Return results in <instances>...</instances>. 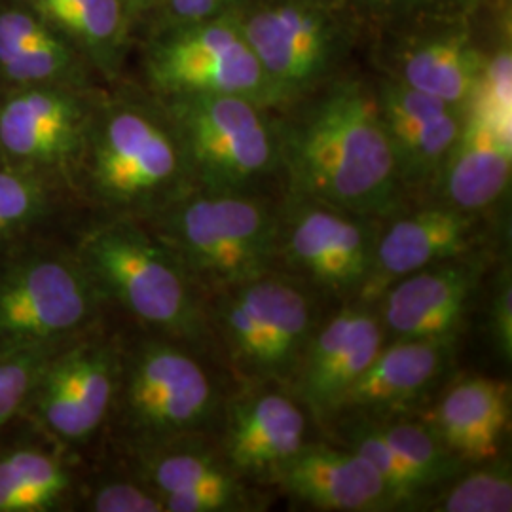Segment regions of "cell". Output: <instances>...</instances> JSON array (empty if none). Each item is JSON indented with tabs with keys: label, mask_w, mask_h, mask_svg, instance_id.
Listing matches in <instances>:
<instances>
[{
	"label": "cell",
	"mask_w": 512,
	"mask_h": 512,
	"mask_svg": "<svg viewBox=\"0 0 512 512\" xmlns=\"http://www.w3.org/2000/svg\"><path fill=\"white\" fill-rule=\"evenodd\" d=\"M289 196L351 215L384 219L403 211L399 175L378 95L344 82L304 110L279 143Z\"/></svg>",
	"instance_id": "6da1fadb"
},
{
	"label": "cell",
	"mask_w": 512,
	"mask_h": 512,
	"mask_svg": "<svg viewBox=\"0 0 512 512\" xmlns=\"http://www.w3.org/2000/svg\"><path fill=\"white\" fill-rule=\"evenodd\" d=\"M194 188L164 103L101 95L78 173L80 207L92 217L147 222Z\"/></svg>",
	"instance_id": "7a4b0ae2"
},
{
	"label": "cell",
	"mask_w": 512,
	"mask_h": 512,
	"mask_svg": "<svg viewBox=\"0 0 512 512\" xmlns=\"http://www.w3.org/2000/svg\"><path fill=\"white\" fill-rule=\"evenodd\" d=\"M71 241L109 308L143 332L190 348L207 340L211 317L200 287L143 222L92 217L74 228Z\"/></svg>",
	"instance_id": "3957f363"
},
{
	"label": "cell",
	"mask_w": 512,
	"mask_h": 512,
	"mask_svg": "<svg viewBox=\"0 0 512 512\" xmlns=\"http://www.w3.org/2000/svg\"><path fill=\"white\" fill-rule=\"evenodd\" d=\"M217 403V389L194 348L141 330L133 340H122L118 389L105 431L122 456L196 439L211 425Z\"/></svg>",
	"instance_id": "277c9868"
},
{
	"label": "cell",
	"mask_w": 512,
	"mask_h": 512,
	"mask_svg": "<svg viewBox=\"0 0 512 512\" xmlns=\"http://www.w3.org/2000/svg\"><path fill=\"white\" fill-rule=\"evenodd\" d=\"M107 302L67 234L0 256V349L61 348L105 323Z\"/></svg>",
	"instance_id": "5b68a950"
},
{
	"label": "cell",
	"mask_w": 512,
	"mask_h": 512,
	"mask_svg": "<svg viewBox=\"0 0 512 512\" xmlns=\"http://www.w3.org/2000/svg\"><path fill=\"white\" fill-rule=\"evenodd\" d=\"M200 291H228L274 272L279 215L245 190L194 188L143 222Z\"/></svg>",
	"instance_id": "8992f818"
},
{
	"label": "cell",
	"mask_w": 512,
	"mask_h": 512,
	"mask_svg": "<svg viewBox=\"0 0 512 512\" xmlns=\"http://www.w3.org/2000/svg\"><path fill=\"white\" fill-rule=\"evenodd\" d=\"M99 101L92 86L73 84L0 92V162L78 202V173Z\"/></svg>",
	"instance_id": "52a82bcc"
},
{
	"label": "cell",
	"mask_w": 512,
	"mask_h": 512,
	"mask_svg": "<svg viewBox=\"0 0 512 512\" xmlns=\"http://www.w3.org/2000/svg\"><path fill=\"white\" fill-rule=\"evenodd\" d=\"M120 365L122 338L109 334L101 323L50 357L21 420L82 456L107 429Z\"/></svg>",
	"instance_id": "ba28073f"
},
{
	"label": "cell",
	"mask_w": 512,
	"mask_h": 512,
	"mask_svg": "<svg viewBox=\"0 0 512 512\" xmlns=\"http://www.w3.org/2000/svg\"><path fill=\"white\" fill-rule=\"evenodd\" d=\"M181 135L202 190H245L279 160L262 105L239 95L196 93L160 99Z\"/></svg>",
	"instance_id": "9c48e42d"
},
{
	"label": "cell",
	"mask_w": 512,
	"mask_h": 512,
	"mask_svg": "<svg viewBox=\"0 0 512 512\" xmlns=\"http://www.w3.org/2000/svg\"><path fill=\"white\" fill-rule=\"evenodd\" d=\"M147 76L160 99L220 93L262 107L279 101L239 21L232 19H205L167 31L148 54Z\"/></svg>",
	"instance_id": "30bf717a"
},
{
	"label": "cell",
	"mask_w": 512,
	"mask_h": 512,
	"mask_svg": "<svg viewBox=\"0 0 512 512\" xmlns=\"http://www.w3.org/2000/svg\"><path fill=\"white\" fill-rule=\"evenodd\" d=\"M277 215V258L325 291L359 296L382 230L378 219L293 196Z\"/></svg>",
	"instance_id": "8fae6325"
},
{
	"label": "cell",
	"mask_w": 512,
	"mask_h": 512,
	"mask_svg": "<svg viewBox=\"0 0 512 512\" xmlns=\"http://www.w3.org/2000/svg\"><path fill=\"white\" fill-rule=\"evenodd\" d=\"M239 27L279 101L311 86L327 69L336 46L332 19L308 0L260 8Z\"/></svg>",
	"instance_id": "7c38bea8"
},
{
	"label": "cell",
	"mask_w": 512,
	"mask_h": 512,
	"mask_svg": "<svg viewBox=\"0 0 512 512\" xmlns=\"http://www.w3.org/2000/svg\"><path fill=\"white\" fill-rule=\"evenodd\" d=\"M378 311L357 306L336 313L313 330L294 370L296 395L319 421L338 414L342 399L384 348Z\"/></svg>",
	"instance_id": "4fadbf2b"
},
{
	"label": "cell",
	"mask_w": 512,
	"mask_h": 512,
	"mask_svg": "<svg viewBox=\"0 0 512 512\" xmlns=\"http://www.w3.org/2000/svg\"><path fill=\"white\" fill-rule=\"evenodd\" d=\"M482 275V260L469 253L395 281L378 298L385 336L393 340L458 338Z\"/></svg>",
	"instance_id": "5bb4252c"
},
{
	"label": "cell",
	"mask_w": 512,
	"mask_h": 512,
	"mask_svg": "<svg viewBox=\"0 0 512 512\" xmlns=\"http://www.w3.org/2000/svg\"><path fill=\"white\" fill-rule=\"evenodd\" d=\"M82 456L19 418L0 435V512L80 511Z\"/></svg>",
	"instance_id": "9a60e30c"
},
{
	"label": "cell",
	"mask_w": 512,
	"mask_h": 512,
	"mask_svg": "<svg viewBox=\"0 0 512 512\" xmlns=\"http://www.w3.org/2000/svg\"><path fill=\"white\" fill-rule=\"evenodd\" d=\"M476 236L475 215L446 203L395 215L380 230L372 266L359 293L361 302L378 300L387 287L406 275L473 253Z\"/></svg>",
	"instance_id": "2e32d148"
},
{
	"label": "cell",
	"mask_w": 512,
	"mask_h": 512,
	"mask_svg": "<svg viewBox=\"0 0 512 512\" xmlns=\"http://www.w3.org/2000/svg\"><path fill=\"white\" fill-rule=\"evenodd\" d=\"M122 459L160 495L165 512H230L249 509L245 486L200 437L139 450Z\"/></svg>",
	"instance_id": "e0dca14e"
},
{
	"label": "cell",
	"mask_w": 512,
	"mask_h": 512,
	"mask_svg": "<svg viewBox=\"0 0 512 512\" xmlns=\"http://www.w3.org/2000/svg\"><path fill=\"white\" fill-rule=\"evenodd\" d=\"M376 95L404 188L437 184L458 141L465 110L401 80L385 82Z\"/></svg>",
	"instance_id": "ac0fdd59"
},
{
	"label": "cell",
	"mask_w": 512,
	"mask_h": 512,
	"mask_svg": "<svg viewBox=\"0 0 512 512\" xmlns=\"http://www.w3.org/2000/svg\"><path fill=\"white\" fill-rule=\"evenodd\" d=\"M270 480L319 511L376 512L399 509L380 473L351 448L304 444Z\"/></svg>",
	"instance_id": "d6986e66"
},
{
	"label": "cell",
	"mask_w": 512,
	"mask_h": 512,
	"mask_svg": "<svg viewBox=\"0 0 512 512\" xmlns=\"http://www.w3.org/2000/svg\"><path fill=\"white\" fill-rule=\"evenodd\" d=\"M302 406L279 391H260L232 404L226 414L224 463L238 476H272L306 444Z\"/></svg>",
	"instance_id": "ffe728a7"
},
{
	"label": "cell",
	"mask_w": 512,
	"mask_h": 512,
	"mask_svg": "<svg viewBox=\"0 0 512 512\" xmlns=\"http://www.w3.org/2000/svg\"><path fill=\"white\" fill-rule=\"evenodd\" d=\"M90 63L21 0H0V92L46 84L92 86Z\"/></svg>",
	"instance_id": "44dd1931"
},
{
	"label": "cell",
	"mask_w": 512,
	"mask_h": 512,
	"mask_svg": "<svg viewBox=\"0 0 512 512\" xmlns=\"http://www.w3.org/2000/svg\"><path fill=\"white\" fill-rule=\"evenodd\" d=\"M465 465L499 458L511 423V385L469 376L450 385L423 420Z\"/></svg>",
	"instance_id": "7402d4cb"
},
{
	"label": "cell",
	"mask_w": 512,
	"mask_h": 512,
	"mask_svg": "<svg viewBox=\"0 0 512 512\" xmlns=\"http://www.w3.org/2000/svg\"><path fill=\"white\" fill-rule=\"evenodd\" d=\"M456 338L391 340L342 399L340 412L384 414L420 401L454 355Z\"/></svg>",
	"instance_id": "603a6c76"
},
{
	"label": "cell",
	"mask_w": 512,
	"mask_h": 512,
	"mask_svg": "<svg viewBox=\"0 0 512 512\" xmlns=\"http://www.w3.org/2000/svg\"><path fill=\"white\" fill-rule=\"evenodd\" d=\"M512 133L465 109L458 141L440 171L442 200L465 213L492 207L511 183Z\"/></svg>",
	"instance_id": "cb8c5ba5"
},
{
	"label": "cell",
	"mask_w": 512,
	"mask_h": 512,
	"mask_svg": "<svg viewBox=\"0 0 512 512\" xmlns=\"http://www.w3.org/2000/svg\"><path fill=\"white\" fill-rule=\"evenodd\" d=\"M255 317L262 346V380L293 376L313 334L308 294L274 272L232 287Z\"/></svg>",
	"instance_id": "d4e9b609"
},
{
	"label": "cell",
	"mask_w": 512,
	"mask_h": 512,
	"mask_svg": "<svg viewBox=\"0 0 512 512\" xmlns=\"http://www.w3.org/2000/svg\"><path fill=\"white\" fill-rule=\"evenodd\" d=\"M78 207L52 184L0 162V255L42 236L65 234Z\"/></svg>",
	"instance_id": "484cf974"
},
{
	"label": "cell",
	"mask_w": 512,
	"mask_h": 512,
	"mask_svg": "<svg viewBox=\"0 0 512 512\" xmlns=\"http://www.w3.org/2000/svg\"><path fill=\"white\" fill-rule=\"evenodd\" d=\"M67 38L93 69L114 74L128 33L124 0H21Z\"/></svg>",
	"instance_id": "4316f807"
},
{
	"label": "cell",
	"mask_w": 512,
	"mask_h": 512,
	"mask_svg": "<svg viewBox=\"0 0 512 512\" xmlns=\"http://www.w3.org/2000/svg\"><path fill=\"white\" fill-rule=\"evenodd\" d=\"M484 63L475 48L459 37L429 40L410 50L403 61L401 82L465 110Z\"/></svg>",
	"instance_id": "83f0119b"
},
{
	"label": "cell",
	"mask_w": 512,
	"mask_h": 512,
	"mask_svg": "<svg viewBox=\"0 0 512 512\" xmlns=\"http://www.w3.org/2000/svg\"><path fill=\"white\" fill-rule=\"evenodd\" d=\"M370 421L429 488L456 478L467 467L425 421Z\"/></svg>",
	"instance_id": "f1b7e54d"
},
{
	"label": "cell",
	"mask_w": 512,
	"mask_h": 512,
	"mask_svg": "<svg viewBox=\"0 0 512 512\" xmlns=\"http://www.w3.org/2000/svg\"><path fill=\"white\" fill-rule=\"evenodd\" d=\"M431 511L509 512L512 511V471L509 461L478 463L469 475L458 478L433 501Z\"/></svg>",
	"instance_id": "f546056e"
},
{
	"label": "cell",
	"mask_w": 512,
	"mask_h": 512,
	"mask_svg": "<svg viewBox=\"0 0 512 512\" xmlns=\"http://www.w3.org/2000/svg\"><path fill=\"white\" fill-rule=\"evenodd\" d=\"M346 444L380 473L391 494L395 495L399 507L414 505L421 495L431 490L395 448L376 431L370 420L349 423L346 429Z\"/></svg>",
	"instance_id": "4dcf8cb0"
},
{
	"label": "cell",
	"mask_w": 512,
	"mask_h": 512,
	"mask_svg": "<svg viewBox=\"0 0 512 512\" xmlns=\"http://www.w3.org/2000/svg\"><path fill=\"white\" fill-rule=\"evenodd\" d=\"M80 511L165 512L160 495L124 461L120 475L84 476Z\"/></svg>",
	"instance_id": "1f68e13d"
},
{
	"label": "cell",
	"mask_w": 512,
	"mask_h": 512,
	"mask_svg": "<svg viewBox=\"0 0 512 512\" xmlns=\"http://www.w3.org/2000/svg\"><path fill=\"white\" fill-rule=\"evenodd\" d=\"M61 348L0 349V435L21 418L40 372Z\"/></svg>",
	"instance_id": "d6a6232c"
},
{
	"label": "cell",
	"mask_w": 512,
	"mask_h": 512,
	"mask_svg": "<svg viewBox=\"0 0 512 512\" xmlns=\"http://www.w3.org/2000/svg\"><path fill=\"white\" fill-rule=\"evenodd\" d=\"M465 109L484 114L495 126L512 133V57L509 48L484 63L475 92Z\"/></svg>",
	"instance_id": "836d02e7"
},
{
	"label": "cell",
	"mask_w": 512,
	"mask_h": 512,
	"mask_svg": "<svg viewBox=\"0 0 512 512\" xmlns=\"http://www.w3.org/2000/svg\"><path fill=\"white\" fill-rule=\"evenodd\" d=\"M490 332L499 355L507 361L512 357V281L509 268L501 272L495 285L490 308Z\"/></svg>",
	"instance_id": "e575fe53"
},
{
	"label": "cell",
	"mask_w": 512,
	"mask_h": 512,
	"mask_svg": "<svg viewBox=\"0 0 512 512\" xmlns=\"http://www.w3.org/2000/svg\"><path fill=\"white\" fill-rule=\"evenodd\" d=\"M365 8L370 10H378V12H410V10H420V8H427L433 6L440 0H353Z\"/></svg>",
	"instance_id": "d590c367"
},
{
	"label": "cell",
	"mask_w": 512,
	"mask_h": 512,
	"mask_svg": "<svg viewBox=\"0 0 512 512\" xmlns=\"http://www.w3.org/2000/svg\"><path fill=\"white\" fill-rule=\"evenodd\" d=\"M0 256H2V255H0Z\"/></svg>",
	"instance_id": "8d00e7d4"
}]
</instances>
